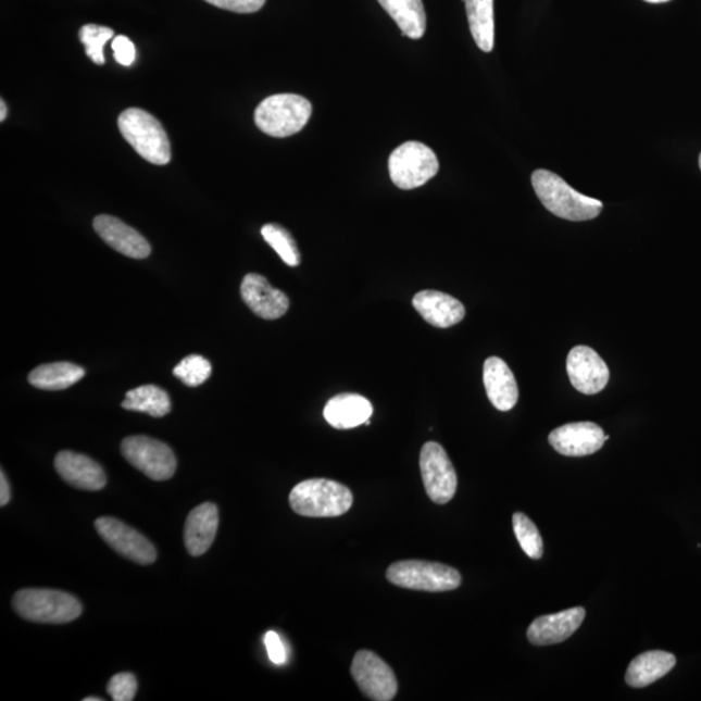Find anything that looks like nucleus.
Instances as JSON below:
<instances>
[{
  "label": "nucleus",
  "instance_id": "obj_33",
  "mask_svg": "<svg viewBox=\"0 0 701 701\" xmlns=\"http://www.w3.org/2000/svg\"><path fill=\"white\" fill-rule=\"evenodd\" d=\"M205 2L218 7V9L237 13L258 12L265 4V0H205Z\"/></svg>",
  "mask_w": 701,
  "mask_h": 701
},
{
  "label": "nucleus",
  "instance_id": "obj_36",
  "mask_svg": "<svg viewBox=\"0 0 701 701\" xmlns=\"http://www.w3.org/2000/svg\"><path fill=\"white\" fill-rule=\"evenodd\" d=\"M0 110H2V111H0V112H2V113H0V122H4V120L7 117V105L4 103V100H2V102H0Z\"/></svg>",
  "mask_w": 701,
  "mask_h": 701
},
{
  "label": "nucleus",
  "instance_id": "obj_39",
  "mask_svg": "<svg viewBox=\"0 0 701 701\" xmlns=\"http://www.w3.org/2000/svg\"><path fill=\"white\" fill-rule=\"evenodd\" d=\"M699 166H700V170H701V153H700V157H699Z\"/></svg>",
  "mask_w": 701,
  "mask_h": 701
},
{
  "label": "nucleus",
  "instance_id": "obj_9",
  "mask_svg": "<svg viewBox=\"0 0 701 701\" xmlns=\"http://www.w3.org/2000/svg\"><path fill=\"white\" fill-rule=\"evenodd\" d=\"M420 471L427 497L437 504L449 503L458 490V476L443 447L427 442L420 455Z\"/></svg>",
  "mask_w": 701,
  "mask_h": 701
},
{
  "label": "nucleus",
  "instance_id": "obj_17",
  "mask_svg": "<svg viewBox=\"0 0 701 701\" xmlns=\"http://www.w3.org/2000/svg\"><path fill=\"white\" fill-rule=\"evenodd\" d=\"M55 470L66 484L79 490L99 491L107 484L103 467L83 453L59 452L55 458Z\"/></svg>",
  "mask_w": 701,
  "mask_h": 701
},
{
  "label": "nucleus",
  "instance_id": "obj_38",
  "mask_svg": "<svg viewBox=\"0 0 701 701\" xmlns=\"http://www.w3.org/2000/svg\"><path fill=\"white\" fill-rule=\"evenodd\" d=\"M103 699L100 698H86L84 701H102Z\"/></svg>",
  "mask_w": 701,
  "mask_h": 701
},
{
  "label": "nucleus",
  "instance_id": "obj_31",
  "mask_svg": "<svg viewBox=\"0 0 701 701\" xmlns=\"http://www.w3.org/2000/svg\"><path fill=\"white\" fill-rule=\"evenodd\" d=\"M137 690V678L132 673L116 674V676L111 678L109 686H107V692L115 701L135 700Z\"/></svg>",
  "mask_w": 701,
  "mask_h": 701
},
{
  "label": "nucleus",
  "instance_id": "obj_26",
  "mask_svg": "<svg viewBox=\"0 0 701 701\" xmlns=\"http://www.w3.org/2000/svg\"><path fill=\"white\" fill-rule=\"evenodd\" d=\"M123 409L147 413L152 417H164L172 410L168 392L155 385H145L126 392Z\"/></svg>",
  "mask_w": 701,
  "mask_h": 701
},
{
  "label": "nucleus",
  "instance_id": "obj_23",
  "mask_svg": "<svg viewBox=\"0 0 701 701\" xmlns=\"http://www.w3.org/2000/svg\"><path fill=\"white\" fill-rule=\"evenodd\" d=\"M403 32L412 39L423 38L426 30V13L423 0H378Z\"/></svg>",
  "mask_w": 701,
  "mask_h": 701
},
{
  "label": "nucleus",
  "instance_id": "obj_8",
  "mask_svg": "<svg viewBox=\"0 0 701 701\" xmlns=\"http://www.w3.org/2000/svg\"><path fill=\"white\" fill-rule=\"evenodd\" d=\"M123 456L136 470L153 480H166L175 476L177 460L171 447L146 436L125 438Z\"/></svg>",
  "mask_w": 701,
  "mask_h": 701
},
{
  "label": "nucleus",
  "instance_id": "obj_5",
  "mask_svg": "<svg viewBox=\"0 0 701 701\" xmlns=\"http://www.w3.org/2000/svg\"><path fill=\"white\" fill-rule=\"evenodd\" d=\"M312 105L296 93H277L263 100L255 111V124L271 137L297 135L310 122Z\"/></svg>",
  "mask_w": 701,
  "mask_h": 701
},
{
  "label": "nucleus",
  "instance_id": "obj_14",
  "mask_svg": "<svg viewBox=\"0 0 701 701\" xmlns=\"http://www.w3.org/2000/svg\"><path fill=\"white\" fill-rule=\"evenodd\" d=\"M240 296L249 309L264 320H277L289 311L290 302L286 293L256 273H250L243 278Z\"/></svg>",
  "mask_w": 701,
  "mask_h": 701
},
{
  "label": "nucleus",
  "instance_id": "obj_19",
  "mask_svg": "<svg viewBox=\"0 0 701 701\" xmlns=\"http://www.w3.org/2000/svg\"><path fill=\"white\" fill-rule=\"evenodd\" d=\"M484 384L490 402L497 410L509 412L518 402V386L509 365L492 356L484 364Z\"/></svg>",
  "mask_w": 701,
  "mask_h": 701
},
{
  "label": "nucleus",
  "instance_id": "obj_22",
  "mask_svg": "<svg viewBox=\"0 0 701 701\" xmlns=\"http://www.w3.org/2000/svg\"><path fill=\"white\" fill-rule=\"evenodd\" d=\"M677 664L673 653L649 651L639 654L627 667L625 680L634 689H643L666 676Z\"/></svg>",
  "mask_w": 701,
  "mask_h": 701
},
{
  "label": "nucleus",
  "instance_id": "obj_16",
  "mask_svg": "<svg viewBox=\"0 0 701 701\" xmlns=\"http://www.w3.org/2000/svg\"><path fill=\"white\" fill-rule=\"evenodd\" d=\"M93 229L107 245L132 259L150 256L151 246L143 236L116 217L100 215L93 218Z\"/></svg>",
  "mask_w": 701,
  "mask_h": 701
},
{
  "label": "nucleus",
  "instance_id": "obj_7",
  "mask_svg": "<svg viewBox=\"0 0 701 701\" xmlns=\"http://www.w3.org/2000/svg\"><path fill=\"white\" fill-rule=\"evenodd\" d=\"M438 171L436 153L415 140L399 146L389 159L391 181L402 190L417 189L436 176Z\"/></svg>",
  "mask_w": 701,
  "mask_h": 701
},
{
  "label": "nucleus",
  "instance_id": "obj_21",
  "mask_svg": "<svg viewBox=\"0 0 701 701\" xmlns=\"http://www.w3.org/2000/svg\"><path fill=\"white\" fill-rule=\"evenodd\" d=\"M373 405L368 399L358 393H340L327 402L324 417L333 427L349 430L360 425H370Z\"/></svg>",
  "mask_w": 701,
  "mask_h": 701
},
{
  "label": "nucleus",
  "instance_id": "obj_29",
  "mask_svg": "<svg viewBox=\"0 0 701 701\" xmlns=\"http://www.w3.org/2000/svg\"><path fill=\"white\" fill-rule=\"evenodd\" d=\"M79 41L85 46L86 55H88L93 63L103 65L105 63L104 46L113 37V30L107 26L88 24L84 25L79 30Z\"/></svg>",
  "mask_w": 701,
  "mask_h": 701
},
{
  "label": "nucleus",
  "instance_id": "obj_4",
  "mask_svg": "<svg viewBox=\"0 0 701 701\" xmlns=\"http://www.w3.org/2000/svg\"><path fill=\"white\" fill-rule=\"evenodd\" d=\"M12 605L20 617L39 624H68L83 613L77 598L50 589L20 590L13 597Z\"/></svg>",
  "mask_w": 701,
  "mask_h": 701
},
{
  "label": "nucleus",
  "instance_id": "obj_30",
  "mask_svg": "<svg viewBox=\"0 0 701 701\" xmlns=\"http://www.w3.org/2000/svg\"><path fill=\"white\" fill-rule=\"evenodd\" d=\"M173 374L190 387L203 385L211 377L212 365L209 360L199 355L187 356L179 363Z\"/></svg>",
  "mask_w": 701,
  "mask_h": 701
},
{
  "label": "nucleus",
  "instance_id": "obj_10",
  "mask_svg": "<svg viewBox=\"0 0 701 701\" xmlns=\"http://www.w3.org/2000/svg\"><path fill=\"white\" fill-rule=\"evenodd\" d=\"M351 673L360 691L376 701H390L398 692V680L390 665L371 651H359L353 658Z\"/></svg>",
  "mask_w": 701,
  "mask_h": 701
},
{
  "label": "nucleus",
  "instance_id": "obj_12",
  "mask_svg": "<svg viewBox=\"0 0 701 701\" xmlns=\"http://www.w3.org/2000/svg\"><path fill=\"white\" fill-rule=\"evenodd\" d=\"M566 371L574 389L585 396H596L610 380L604 360L587 346L574 347L567 355Z\"/></svg>",
  "mask_w": 701,
  "mask_h": 701
},
{
  "label": "nucleus",
  "instance_id": "obj_35",
  "mask_svg": "<svg viewBox=\"0 0 701 701\" xmlns=\"http://www.w3.org/2000/svg\"><path fill=\"white\" fill-rule=\"evenodd\" d=\"M11 490L9 480L5 478L4 472L0 474V505L4 506L10 503Z\"/></svg>",
  "mask_w": 701,
  "mask_h": 701
},
{
  "label": "nucleus",
  "instance_id": "obj_27",
  "mask_svg": "<svg viewBox=\"0 0 701 701\" xmlns=\"http://www.w3.org/2000/svg\"><path fill=\"white\" fill-rule=\"evenodd\" d=\"M262 236L265 242L284 260V263L289 266H298L300 264V252L296 240H293L291 234L283 228V226L277 224L264 225Z\"/></svg>",
  "mask_w": 701,
  "mask_h": 701
},
{
  "label": "nucleus",
  "instance_id": "obj_25",
  "mask_svg": "<svg viewBox=\"0 0 701 701\" xmlns=\"http://www.w3.org/2000/svg\"><path fill=\"white\" fill-rule=\"evenodd\" d=\"M464 3L474 42L485 52L492 51L496 42L493 0H465Z\"/></svg>",
  "mask_w": 701,
  "mask_h": 701
},
{
  "label": "nucleus",
  "instance_id": "obj_37",
  "mask_svg": "<svg viewBox=\"0 0 701 701\" xmlns=\"http://www.w3.org/2000/svg\"><path fill=\"white\" fill-rule=\"evenodd\" d=\"M644 2H649V3H654V4H656V3H665V2H669V0H644Z\"/></svg>",
  "mask_w": 701,
  "mask_h": 701
},
{
  "label": "nucleus",
  "instance_id": "obj_20",
  "mask_svg": "<svg viewBox=\"0 0 701 701\" xmlns=\"http://www.w3.org/2000/svg\"><path fill=\"white\" fill-rule=\"evenodd\" d=\"M218 510L213 503H204L192 510L185 524V546L191 556L204 555L216 538Z\"/></svg>",
  "mask_w": 701,
  "mask_h": 701
},
{
  "label": "nucleus",
  "instance_id": "obj_34",
  "mask_svg": "<svg viewBox=\"0 0 701 701\" xmlns=\"http://www.w3.org/2000/svg\"><path fill=\"white\" fill-rule=\"evenodd\" d=\"M264 643L266 651H268L270 660L273 664L284 665L287 660V654L283 640L275 631H268L265 634Z\"/></svg>",
  "mask_w": 701,
  "mask_h": 701
},
{
  "label": "nucleus",
  "instance_id": "obj_11",
  "mask_svg": "<svg viewBox=\"0 0 701 701\" xmlns=\"http://www.w3.org/2000/svg\"><path fill=\"white\" fill-rule=\"evenodd\" d=\"M96 529L104 542L120 555L140 565H149L157 560V549L150 540L123 521L100 517L96 521Z\"/></svg>",
  "mask_w": 701,
  "mask_h": 701
},
{
  "label": "nucleus",
  "instance_id": "obj_13",
  "mask_svg": "<svg viewBox=\"0 0 701 701\" xmlns=\"http://www.w3.org/2000/svg\"><path fill=\"white\" fill-rule=\"evenodd\" d=\"M550 445L560 455L583 458L602 450L606 442L602 427L593 423H573L551 431Z\"/></svg>",
  "mask_w": 701,
  "mask_h": 701
},
{
  "label": "nucleus",
  "instance_id": "obj_1",
  "mask_svg": "<svg viewBox=\"0 0 701 701\" xmlns=\"http://www.w3.org/2000/svg\"><path fill=\"white\" fill-rule=\"evenodd\" d=\"M531 184L540 202L560 218L569 220V222H587L598 217L603 210V203L600 200L574 190L563 178L550 171L534 172Z\"/></svg>",
  "mask_w": 701,
  "mask_h": 701
},
{
  "label": "nucleus",
  "instance_id": "obj_15",
  "mask_svg": "<svg viewBox=\"0 0 701 701\" xmlns=\"http://www.w3.org/2000/svg\"><path fill=\"white\" fill-rule=\"evenodd\" d=\"M585 617L586 611L583 606L538 617L527 629V639L534 646L559 644L579 629Z\"/></svg>",
  "mask_w": 701,
  "mask_h": 701
},
{
  "label": "nucleus",
  "instance_id": "obj_6",
  "mask_svg": "<svg viewBox=\"0 0 701 701\" xmlns=\"http://www.w3.org/2000/svg\"><path fill=\"white\" fill-rule=\"evenodd\" d=\"M386 577L402 589L427 592L452 591L462 585V576L453 567L421 560L398 561L389 566Z\"/></svg>",
  "mask_w": 701,
  "mask_h": 701
},
{
  "label": "nucleus",
  "instance_id": "obj_3",
  "mask_svg": "<svg viewBox=\"0 0 701 701\" xmlns=\"http://www.w3.org/2000/svg\"><path fill=\"white\" fill-rule=\"evenodd\" d=\"M118 129L138 155L155 165L171 162L170 138L151 113L140 109L125 110L118 117Z\"/></svg>",
  "mask_w": 701,
  "mask_h": 701
},
{
  "label": "nucleus",
  "instance_id": "obj_24",
  "mask_svg": "<svg viewBox=\"0 0 701 701\" xmlns=\"http://www.w3.org/2000/svg\"><path fill=\"white\" fill-rule=\"evenodd\" d=\"M85 377V370L72 363H52L38 366L29 374V383L39 390L60 391L76 385Z\"/></svg>",
  "mask_w": 701,
  "mask_h": 701
},
{
  "label": "nucleus",
  "instance_id": "obj_18",
  "mask_svg": "<svg viewBox=\"0 0 701 701\" xmlns=\"http://www.w3.org/2000/svg\"><path fill=\"white\" fill-rule=\"evenodd\" d=\"M413 306L427 324L447 329L465 317V306L449 293L436 290H424L413 298Z\"/></svg>",
  "mask_w": 701,
  "mask_h": 701
},
{
  "label": "nucleus",
  "instance_id": "obj_2",
  "mask_svg": "<svg viewBox=\"0 0 701 701\" xmlns=\"http://www.w3.org/2000/svg\"><path fill=\"white\" fill-rule=\"evenodd\" d=\"M293 512L304 517H338L351 510L353 496L349 487L336 480L313 478L298 484L290 492Z\"/></svg>",
  "mask_w": 701,
  "mask_h": 701
},
{
  "label": "nucleus",
  "instance_id": "obj_32",
  "mask_svg": "<svg viewBox=\"0 0 701 701\" xmlns=\"http://www.w3.org/2000/svg\"><path fill=\"white\" fill-rule=\"evenodd\" d=\"M113 57L123 66H130L136 60V47L128 37L117 36L112 42Z\"/></svg>",
  "mask_w": 701,
  "mask_h": 701
},
{
  "label": "nucleus",
  "instance_id": "obj_28",
  "mask_svg": "<svg viewBox=\"0 0 701 701\" xmlns=\"http://www.w3.org/2000/svg\"><path fill=\"white\" fill-rule=\"evenodd\" d=\"M512 521L513 530L516 534L521 549L533 560L542 559L543 540L536 524L521 512L514 513Z\"/></svg>",
  "mask_w": 701,
  "mask_h": 701
}]
</instances>
